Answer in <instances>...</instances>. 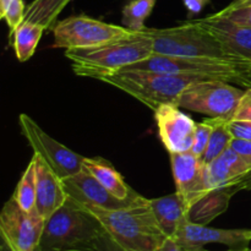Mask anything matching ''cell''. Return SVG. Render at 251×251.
Returning <instances> with one entry per match:
<instances>
[{
	"mask_svg": "<svg viewBox=\"0 0 251 251\" xmlns=\"http://www.w3.org/2000/svg\"><path fill=\"white\" fill-rule=\"evenodd\" d=\"M169 156L176 193L188 205L190 222L207 225L227 211L234 194L211 186L208 164L190 151L169 153Z\"/></svg>",
	"mask_w": 251,
	"mask_h": 251,
	"instance_id": "obj_1",
	"label": "cell"
},
{
	"mask_svg": "<svg viewBox=\"0 0 251 251\" xmlns=\"http://www.w3.org/2000/svg\"><path fill=\"white\" fill-rule=\"evenodd\" d=\"M105 229L87 206L68 198L44 223L43 251H100Z\"/></svg>",
	"mask_w": 251,
	"mask_h": 251,
	"instance_id": "obj_2",
	"label": "cell"
},
{
	"mask_svg": "<svg viewBox=\"0 0 251 251\" xmlns=\"http://www.w3.org/2000/svg\"><path fill=\"white\" fill-rule=\"evenodd\" d=\"M87 207L124 251H157L166 242L167 237L152 212L149 199L144 196L119 210Z\"/></svg>",
	"mask_w": 251,
	"mask_h": 251,
	"instance_id": "obj_3",
	"label": "cell"
},
{
	"mask_svg": "<svg viewBox=\"0 0 251 251\" xmlns=\"http://www.w3.org/2000/svg\"><path fill=\"white\" fill-rule=\"evenodd\" d=\"M152 54L153 41L146 31L132 32L124 38L95 48L65 50V56L73 64L74 73L90 78L124 70L149 59Z\"/></svg>",
	"mask_w": 251,
	"mask_h": 251,
	"instance_id": "obj_4",
	"label": "cell"
},
{
	"mask_svg": "<svg viewBox=\"0 0 251 251\" xmlns=\"http://www.w3.org/2000/svg\"><path fill=\"white\" fill-rule=\"evenodd\" d=\"M124 70H147L176 74L199 80H221L251 87L250 61L242 59L210 58V56H167L152 54L149 59L134 64Z\"/></svg>",
	"mask_w": 251,
	"mask_h": 251,
	"instance_id": "obj_5",
	"label": "cell"
},
{
	"mask_svg": "<svg viewBox=\"0 0 251 251\" xmlns=\"http://www.w3.org/2000/svg\"><path fill=\"white\" fill-rule=\"evenodd\" d=\"M96 80L124 91L153 112L164 104L178 105L183 91L195 81H201L189 76L147 70H120L100 75Z\"/></svg>",
	"mask_w": 251,
	"mask_h": 251,
	"instance_id": "obj_6",
	"label": "cell"
},
{
	"mask_svg": "<svg viewBox=\"0 0 251 251\" xmlns=\"http://www.w3.org/2000/svg\"><path fill=\"white\" fill-rule=\"evenodd\" d=\"M145 31L152 37L153 54L181 58L210 56L237 59L228 55L220 42L195 20L167 28L146 27Z\"/></svg>",
	"mask_w": 251,
	"mask_h": 251,
	"instance_id": "obj_7",
	"label": "cell"
},
{
	"mask_svg": "<svg viewBox=\"0 0 251 251\" xmlns=\"http://www.w3.org/2000/svg\"><path fill=\"white\" fill-rule=\"evenodd\" d=\"M132 32L124 26L107 24L100 20L78 15L56 22L53 28L54 48H95L129 36Z\"/></svg>",
	"mask_w": 251,
	"mask_h": 251,
	"instance_id": "obj_8",
	"label": "cell"
},
{
	"mask_svg": "<svg viewBox=\"0 0 251 251\" xmlns=\"http://www.w3.org/2000/svg\"><path fill=\"white\" fill-rule=\"evenodd\" d=\"M244 91L221 80H201L189 85L178 105L191 112L232 120Z\"/></svg>",
	"mask_w": 251,
	"mask_h": 251,
	"instance_id": "obj_9",
	"label": "cell"
},
{
	"mask_svg": "<svg viewBox=\"0 0 251 251\" xmlns=\"http://www.w3.org/2000/svg\"><path fill=\"white\" fill-rule=\"evenodd\" d=\"M19 124L34 154L41 157L61 180L82 171L85 157L49 136L31 117L20 114Z\"/></svg>",
	"mask_w": 251,
	"mask_h": 251,
	"instance_id": "obj_10",
	"label": "cell"
},
{
	"mask_svg": "<svg viewBox=\"0 0 251 251\" xmlns=\"http://www.w3.org/2000/svg\"><path fill=\"white\" fill-rule=\"evenodd\" d=\"M44 223L37 210L26 212L11 198L0 213L1 243L10 251H33L39 244Z\"/></svg>",
	"mask_w": 251,
	"mask_h": 251,
	"instance_id": "obj_11",
	"label": "cell"
},
{
	"mask_svg": "<svg viewBox=\"0 0 251 251\" xmlns=\"http://www.w3.org/2000/svg\"><path fill=\"white\" fill-rule=\"evenodd\" d=\"M249 229H221L207 225L193 223L189 220L183 222L173 239L183 251H201L207 244H223L229 249L249 248Z\"/></svg>",
	"mask_w": 251,
	"mask_h": 251,
	"instance_id": "obj_12",
	"label": "cell"
},
{
	"mask_svg": "<svg viewBox=\"0 0 251 251\" xmlns=\"http://www.w3.org/2000/svg\"><path fill=\"white\" fill-rule=\"evenodd\" d=\"M179 108L171 103L154 110L158 136L169 153L190 151L198 124Z\"/></svg>",
	"mask_w": 251,
	"mask_h": 251,
	"instance_id": "obj_13",
	"label": "cell"
},
{
	"mask_svg": "<svg viewBox=\"0 0 251 251\" xmlns=\"http://www.w3.org/2000/svg\"><path fill=\"white\" fill-rule=\"evenodd\" d=\"M63 185L69 198L86 206L105 208V210H119L131 205L137 198L122 200L107 190L90 172L85 168L80 173L63 179Z\"/></svg>",
	"mask_w": 251,
	"mask_h": 251,
	"instance_id": "obj_14",
	"label": "cell"
},
{
	"mask_svg": "<svg viewBox=\"0 0 251 251\" xmlns=\"http://www.w3.org/2000/svg\"><path fill=\"white\" fill-rule=\"evenodd\" d=\"M195 21L220 42L228 55L251 61V27L235 24L217 14Z\"/></svg>",
	"mask_w": 251,
	"mask_h": 251,
	"instance_id": "obj_15",
	"label": "cell"
},
{
	"mask_svg": "<svg viewBox=\"0 0 251 251\" xmlns=\"http://www.w3.org/2000/svg\"><path fill=\"white\" fill-rule=\"evenodd\" d=\"M36 157V210L44 221L48 220L68 200L61 179L39 156Z\"/></svg>",
	"mask_w": 251,
	"mask_h": 251,
	"instance_id": "obj_16",
	"label": "cell"
},
{
	"mask_svg": "<svg viewBox=\"0 0 251 251\" xmlns=\"http://www.w3.org/2000/svg\"><path fill=\"white\" fill-rule=\"evenodd\" d=\"M149 202L161 229L167 238L173 239L179 227L189 220V210L185 200L176 191L171 195L151 199Z\"/></svg>",
	"mask_w": 251,
	"mask_h": 251,
	"instance_id": "obj_17",
	"label": "cell"
},
{
	"mask_svg": "<svg viewBox=\"0 0 251 251\" xmlns=\"http://www.w3.org/2000/svg\"><path fill=\"white\" fill-rule=\"evenodd\" d=\"M83 168L90 172L109 193L117 196L118 199L127 200V199L136 198L137 195H140L125 183L122 174L109 162L104 161L100 157H95V158L85 157Z\"/></svg>",
	"mask_w": 251,
	"mask_h": 251,
	"instance_id": "obj_18",
	"label": "cell"
},
{
	"mask_svg": "<svg viewBox=\"0 0 251 251\" xmlns=\"http://www.w3.org/2000/svg\"><path fill=\"white\" fill-rule=\"evenodd\" d=\"M44 28L41 25L24 21L16 29L10 32V42L19 61H27L33 56L41 41Z\"/></svg>",
	"mask_w": 251,
	"mask_h": 251,
	"instance_id": "obj_19",
	"label": "cell"
},
{
	"mask_svg": "<svg viewBox=\"0 0 251 251\" xmlns=\"http://www.w3.org/2000/svg\"><path fill=\"white\" fill-rule=\"evenodd\" d=\"M71 0H33L26 6L25 21L41 25L44 29H53L64 7Z\"/></svg>",
	"mask_w": 251,
	"mask_h": 251,
	"instance_id": "obj_20",
	"label": "cell"
},
{
	"mask_svg": "<svg viewBox=\"0 0 251 251\" xmlns=\"http://www.w3.org/2000/svg\"><path fill=\"white\" fill-rule=\"evenodd\" d=\"M211 125H212V131H211L210 141L206 149V152L201 157L203 163L210 164L215 159H217L221 154L225 153L230 147L233 141V136L229 130V120L223 119V118H208Z\"/></svg>",
	"mask_w": 251,
	"mask_h": 251,
	"instance_id": "obj_21",
	"label": "cell"
},
{
	"mask_svg": "<svg viewBox=\"0 0 251 251\" xmlns=\"http://www.w3.org/2000/svg\"><path fill=\"white\" fill-rule=\"evenodd\" d=\"M12 198L26 212L36 210V157L34 156L22 173Z\"/></svg>",
	"mask_w": 251,
	"mask_h": 251,
	"instance_id": "obj_22",
	"label": "cell"
},
{
	"mask_svg": "<svg viewBox=\"0 0 251 251\" xmlns=\"http://www.w3.org/2000/svg\"><path fill=\"white\" fill-rule=\"evenodd\" d=\"M157 0H131L123 7L122 22L131 32H144L145 21L152 14Z\"/></svg>",
	"mask_w": 251,
	"mask_h": 251,
	"instance_id": "obj_23",
	"label": "cell"
},
{
	"mask_svg": "<svg viewBox=\"0 0 251 251\" xmlns=\"http://www.w3.org/2000/svg\"><path fill=\"white\" fill-rule=\"evenodd\" d=\"M217 15L242 26L251 27V0H234Z\"/></svg>",
	"mask_w": 251,
	"mask_h": 251,
	"instance_id": "obj_24",
	"label": "cell"
},
{
	"mask_svg": "<svg viewBox=\"0 0 251 251\" xmlns=\"http://www.w3.org/2000/svg\"><path fill=\"white\" fill-rule=\"evenodd\" d=\"M211 131H212V125H211L208 118L196 124L193 146H191L190 152L193 154H195L196 157H199V158H201L203 156V153L206 152V149L208 146V141H210Z\"/></svg>",
	"mask_w": 251,
	"mask_h": 251,
	"instance_id": "obj_25",
	"label": "cell"
},
{
	"mask_svg": "<svg viewBox=\"0 0 251 251\" xmlns=\"http://www.w3.org/2000/svg\"><path fill=\"white\" fill-rule=\"evenodd\" d=\"M25 12H26V6L24 0H12L6 10L1 12V17L6 21L10 32L16 29L25 21Z\"/></svg>",
	"mask_w": 251,
	"mask_h": 251,
	"instance_id": "obj_26",
	"label": "cell"
},
{
	"mask_svg": "<svg viewBox=\"0 0 251 251\" xmlns=\"http://www.w3.org/2000/svg\"><path fill=\"white\" fill-rule=\"evenodd\" d=\"M228 125L233 139L251 141V122L249 120H229Z\"/></svg>",
	"mask_w": 251,
	"mask_h": 251,
	"instance_id": "obj_27",
	"label": "cell"
},
{
	"mask_svg": "<svg viewBox=\"0 0 251 251\" xmlns=\"http://www.w3.org/2000/svg\"><path fill=\"white\" fill-rule=\"evenodd\" d=\"M232 120H249L251 122V87L244 91Z\"/></svg>",
	"mask_w": 251,
	"mask_h": 251,
	"instance_id": "obj_28",
	"label": "cell"
},
{
	"mask_svg": "<svg viewBox=\"0 0 251 251\" xmlns=\"http://www.w3.org/2000/svg\"><path fill=\"white\" fill-rule=\"evenodd\" d=\"M208 2H210V0H183L184 6L188 9L190 16L198 15L199 12L202 11V9Z\"/></svg>",
	"mask_w": 251,
	"mask_h": 251,
	"instance_id": "obj_29",
	"label": "cell"
},
{
	"mask_svg": "<svg viewBox=\"0 0 251 251\" xmlns=\"http://www.w3.org/2000/svg\"><path fill=\"white\" fill-rule=\"evenodd\" d=\"M100 251H124L109 235L105 232V235L103 237L102 242H100Z\"/></svg>",
	"mask_w": 251,
	"mask_h": 251,
	"instance_id": "obj_30",
	"label": "cell"
},
{
	"mask_svg": "<svg viewBox=\"0 0 251 251\" xmlns=\"http://www.w3.org/2000/svg\"><path fill=\"white\" fill-rule=\"evenodd\" d=\"M157 251H183V250H181V248L176 244V240L172 239V238H167L166 242L162 244V247Z\"/></svg>",
	"mask_w": 251,
	"mask_h": 251,
	"instance_id": "obj_31",
	"label": "cell"
},
{
	"mask_svg": "<svg viewBox=\"0 0 251 251\" xmlns=\"http://www.w3.org/2000/svg\"><path fill=\"white\" fill-rule=\"evenodd\" d=\"M201 251H208V250H201ZM226 251H251V249L249 248H244V249H229V250H226Z\"/></svg>",
	"mask_w": 251,
	"mask_h": 251,
	"instance_id": "obj_32",
	"label": "cell"
},
{
	"mask_svg": "<svg viewBox=\"0 0 251 251\" xmlns=\"http://www.w3.org/2000/svg\"><path fill=\"white\" fill-rule=\"evenodd\" d=\"M1 251H10V249L6 247V245L2 244V243H1Z\"/></svg>",
	"mask_w": 251,
	"mask_h": 251,
	"instance_id": "obj_33",
	"label": "cell"
},
{
	"mask_svg": "<svg viewBox=\"0 0 251 251\" xmlns=\"http://www.w3.org/2000/svg\"><path fill=\"white\" fill-rule=\"evenodd\" d=\"M33 251H43V250H42V249H41V248H39V247H37V248H36V249H34Z\"/></svg>",
	"mask_w": 251,
	"mask_h": 251,
	"instance_id": "obj_34",
	"label": "cell"
},
{
	"mask_svg": "<svg viewBox=\"0 0 251 251\" xmlns=\"http://www.w3.org/2000/svg\"><path fill=\"white\" fill-rule=\"evenodd\" d=\"M248 235H249V239L251 240V229H249V233H248Z\"/></svg>",
	"mask_w": 251,
	"mask_h": 251,
	"instance_id": "obj_35",
	"label": "cell"
},
{
	"mask_svg": "<svg viewBox=\"0 0 251 251\" xmlns=\"http://www.w3.org/2000/svg\"><path fill=\"white\" fill-rule=\"evenodd\" d=\"M250 66H251V61H250Z\"/></svg>",
	"mask_w": 251,
	"mask_h": 251,
	"instance_id": "obj_36",
	"label": "cell"
}]
</instances>
